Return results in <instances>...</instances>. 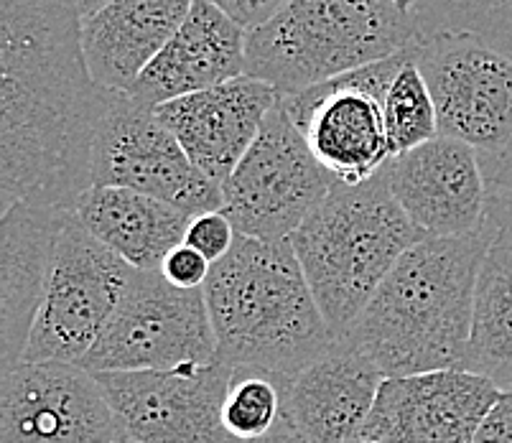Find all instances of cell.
Wrapping results in <instances>:
<instances>
[{"label":"cell","mask_w":512,"mask_h":443,"mask_svg":"<svg viewBox=\"0 0 512 443\" xmlns=\"http://www.w3.org/2000/svg\"><path fill=\"white\" fill-rule=\"evenodd\" d=\"M0 212H74L92 189V156L110 90L97 85L72 0H0Z\"/></svg>","instance_id":"obj_1"},{"label":"cell","mask_w":512,"mask_h":443,"mask_svg":"<svg viewBox=\"0 0 512 443\" xmlns=\"http://www.w3.org/2000/svg\"><path fill=\"white\" fill-rule=\"evenodd\" d=\"M487 247V237L413 245L342 339L385 377L462 370Z\"/></svg>","instance_id":"obj_2"},{"label":"cell","mask_w":512,"mask_h":443,"mask_svg":"<svg viewBox=\"0 0 512 443\" xmlns=\"http://www.w3.org/2000/svg\"><path fill=\"white\" fill-rule=\"evenodd\" d=\"M204 296L217 359L232 370L248 367L291 380L337 339L291 240L237 235L227 258L212 265Z\"/></svg>","instance_id":"obj_3"},{"label":"cell","mask_w":512,"mask_h":443,"mask_svg":"<svg viewBox=\"0 0 512 443\" xmlns=\"http://www.w3.org/2000/svg\"><path fill=\"white\" fill-rule=\"evenodd\" d=\"M426 240L393 197L385 169L357 186L337 184L291 247L334 337H344L400 258Z\"/></svg>","instance_id":"obj_4"},{"label":"cell","mask_w":512,"mask_h":443,"mask_svg":"<svg viewBox=\"0 0 512 443\" xmlns=\"http://www.w3.org/2000/svg\"><path fill=\"white\" fill-rule=\"evenodd\" d=\"M413 39V23L395 0H291L248 34L245 74L281 95H299L395 57Z\"/></svg>","instance_id":"obj_5"},{"label":"cell","mask_w":512,"mask_h":443,"mask_svg":"<svg viewBox=\"0 0 512 443\" xmlns=\"http://www.w3.org/2000/svg\"><path fill=\"white\" fill-rule=\"evenodd\" d=\"M217 362V337L202 291L174 288L158 270H136L118 311L92 352L87 372L197 370Z\"/></svg>","instance_id":"obj_6"},{"label":"cell","mask_w":512,"mask_h":443,"mask_svg":"<svg viewBox=\"0 0 512 443\" xmlns=\"http://www.w3.org/2000/svg\"><path fill=\"white\" fill-rule=\"evenodd\" d=\"M337 184L278 100L258 141L222 186V212L237 235L283 242L327 202Z\"/></svg>","instance_id":"obj_7"},{"label":"cell","mask_w":512,"mask_h":443,"mask_svg":"<svg viewBox=\"0 0 512 443\" xmlns=\"http://www.w3.org/2000/svg\"><path fill=\"white\" fill-rule=\"evenodd\" d=\"M133 273L136 268L72 214L59 237L49 286L21 362L82 365L118 311Z\"/></svg>","instance_id":"obj_8"},{"label":"cell","mask_w":512,"mask_h":443,"mask_svg":"<svg viewBox=\"0 0 512 443\" xmlns=\"http://www.w3.org/2000/svg\"><path fill=\"white\" fill-rule=\"evenodd\" d=\"M92 184L120 186L148 194L181 212H222V186L189 161L184 148L156 115V107L136 100L128 92H110L95 156Z\"/></svg>","instance_id":"obj_9"},{"label":"cell","mask_w":512,"mask_h":443,"mask_svg":"<svg viewBox=\"0 0 512 443\" xmlns=\"http://www.w3.org/2000/svg\"><path fill=\"white\" fill-rule=\"evenodd\" d=\"M400 59L403 51L299 95H281L283 107L304 133L316 161L339 184H365L393 158L383 97Z\"/></svg>","instance_id":"obj_10"},{"label":"cell","mask_w":512,"mask_h":443,"mask_svg":"<svg viewBox=\"0 0 512 443\" xmlns=\"http://www.w3.org/2000/svg\"><path fill=\"white\" fill-rule=\"evenodd\" d=\"M426 79L439 135L462 141L477 153L512 143V59L467 34H431L411 41Z\"/></svg>","instance_id":"obj_11"},{"label":"cell","mask_w":512,"mask_h":443,"mask_svg":"<svg viewBox=\"0 0 512 443\" xmlns=\"http://www.w3.org/2000/svg\"><path fill=\"white\" fill-rule=\"evenodd\" d=\"M95 372L67 362H21L0 382V443H125Z\"/></svg>","instance_id":"obj_12"},{"label":"cell","mask_w":512,"mask_h":443,"mask_svg":"<svg viewBox=\"0 0 512 443\" xmlns=\"http://www.w3.org/2000/svg\"><path fill=\"white\" fill-rule=\"evenodd\" d=\"M222 359L197 370L97 372L133 443H230L222 403L232 380Z\"/></svg>","instance_id":"obj_13"},{"label":"cell","mask_w":512,"mask_h":443,"mask_svg":"<svg viewBox=\"0 0 512 443\" xmlns=\"http://www.w3.org/2000/svg\"><path fill=\"white\" fill-rule=\"evenodd\" d=\"M505 390L467 370L385 377L360 441L474 443Z\"/></svg>","instance_id":"obj_14"},{"label":"cell","mask_w":512,"mask_h":443,"mask_svg":"<svg viewBox=\"0 0 512 443\" xmlns=\"http://www.w3.org/2000/svg\"><path fill=\"white\" fill-rule=\"evenodd\" d=\"M393 197L426 237H484L487 186L479 153L439 135L385 166Z\"/></svg>","instance_id":"obj_15"},{"label":"cell","mask_w":512,"mask_h":443,"mask_svg":"<svg viewBox=\"0 0 512 443\" xmlns=\"http://www.w3.org/2000/svg\"><path fill=\"white\" fill-rule=\"evenodd\" d=\"M278 100L281 92L276 87L242 74L212 90L158 105L156 115L174 133L189 161L214 184L225 186L258 141Z\"/></svg>","instance_id":"obj_16"},{"label":"cell","mask_w":512,"mask_h":443,"mask_svg":"<svg viewBox=\"0 0 512 443\" xmlns=\"http://www.w3.org/2000/svg\"><path fill=\"white\" fill-rule=\"evenodd\" d=\"M385 375L347 339L286 382V423L299 443H355L362 438Z\"/></svg>","instance_id":"obj_17"},{"label":"cell","mask_w":512,"mask_h":443,"mask_svg":"<svg viewBox=\"0 0 512 443\" xmlns=\"http://www.w3.org/2000/svg\"><path fill=\"white\" fill-rule=\"evenodd\" d=\"M74 212L16 204L0 219V362L16 367L29 347L31 331L64 225Z\"/></svg>","instance_id":"obj_18"},{"label":"cell","mask_w":512,"mask_h":443,"mask_svg":"<svg viewBox=\"0 0 512 443\" xmlns=\"http://www.w3.org/2000/svg\"><path fill=\"white\" fill-rule=\"evenodd\" d=\"M248 69V31L212 0H194L174 39L141 74L128 95L158 107L194 92L212 90Z\"/></svg>","instance_id":"obj_19"},{"label":"cell","mask_w":512,"mask_h":443,"mask_svg":"<svg viewBox=\"0 0 512 443\" xmlns=\"http://www.w3.org/2000/svg\"><path fill=\"white\" fill-rule=\"evenodd\" d=\"M194 0H113L82 21L85 59L97 85L128 92L174 39Z\"/></svg>","instance_id":"obj_20"},{"label":"cell","mask_w":512,"mask_h":443,"mask_svg":"<svg viewBox=\"0 0 512 443\" xmlns=\"http://www.w3.org/2000/svg\"><path fill=\"white\" fill-rule=\"evenodd\" d=\"M74 214L105 247L136 270H158L184 242L192 214L120 186H92Z\"/></svg>","instance_id":"obj_21"},{"label":"cell","mask_w":512,"mask_h":443,"mask_svg":"<svg viewBox=\"0 0 512 443\" xmlns=\"http://www.w3.org/2000/svg\"><path fill=\"white\" fill-rule=\"evenodd\" d=\"M462 370L512 390V247L500 242H490L479 265Z\"/></svg>","instance_id":"obj_22"},{"label":"cell","mask_w":512,"mask_h":443,"mask_svg":"<svg viewBox=\"0 0 512 443\" xmlns=\"http://www.w3.org/2000/svg\"><path fill=\"white\" fill-rule=\"evenodd\" d=\"M283 377L237 367L222 403V431L230 443H268L288 431Z\"/></svg>","instance_id":"obj_23"},{"label":"cell","mask_w":512,"mask_h":443,"mask_svg":"<svg viewBox=\"0 0 512 443\" xmlns=\"http://www.w3.org/2000/svg\"><path fill=\"white\" fill-rule=\"evenodd\" d=\"M418 36L467 34L512 59V0H395Z\"/></svg>","instance_id":"obj_24"},{"label":"cell","mask_w":512,"mask_h":443,"mask_svg":"<svg viewBox=\"0 0 512 443\" xmlns=\"http://www.w3.org/2000/svg\"><path fill=\"white\" fill-rule=\"evenodd\" d=\"M385 130L393 158L439 138V115L411 49L403 51L383 97Z\"/></svg>","instance_id":"obj_25"},{"label":"cell","mask_w":512,"mask_h":443,"mask_svg":"<svg viewBox=\"0 0 512 443\" xmlns=\"http://www.w3.org/2000/svg\"><path fill=\"white\" fill-rule=\"evenodd\" d=\"M487 186V242L512 247V143L500 151L479 153Z\"/></svg>","instance_id":"obj_26"},{"label":"cell","mask_w":512,"mask_h":443,"mask_svg":"<svg viewBox=\"0 0 512 443\" xmlns=\"http://www.w3.org/2000/svg\"><path fill=\"white\" fill-rule=\"evenodd\" d=\"M237 240V230L225 212H204L192 219V225L186 230L184 245L197 250L199 255L209 260L212 265L227 258Z\"/></svg>","instance_id":"obj_27"},{"label":"cell","mask_w":512,"mask_h":443,"mask_svg":"<svg viewBox=\"0 0 512 443\" xmlns=\"http://www.w3.org/2000/svg\"><path fill=\"white\" fill-rule=\"evenodd\" d=\"M158 273L164 275L174 288H181V291H202L209 281V273H212V263L204 255H199L197 250L181 242L179 247H174L166 255Z\"/></svg>","instance_id":"obj_28"},{"label":"cell","mask_w":512,"mask_h":443,"mask_svg":"<svg viewBox=\"0 0 512 443\" xmlns=\"http://www.w3.org/2000/svg\"><path fill=\"white\" fill-rule=\"evenodd\" d=\"M212 3L220 6L237 26H242L250 34V31L273 21L291 0H212Z\"/></svg>","instance_id":"obj_29"},{"label":"cell","mask_w":512,"mask_h":443,"mask_svg":"<svg viewBox=\"0 0 512 443\" xmlns=\"http://www.w3.org/2000/svg\"><path fill=\"white\" fill-rule=\"evenodd\" d=\"M474 443H512V390H505L490 413L484 415Z\"/></svg>","instance_id":"obj_30"},{"label":"cell","mask_w":512,"mask_h":443,"mask_svg":"<svg viewBox=\"0 0 512 443\" xmlns=\"http://www.w3.org/2000/svg\"><path fill=\"white\" fill-rule=\"evenodd\" d=\"M72 3L74 8H77L79 18H82V21H90V18H95L97 13L105 11L113 0H72Z\"/></svg>","instance_id":"obj_31"},{"label":"cell","mask_w":512,"mask_h":443,"mask_svg":"<svg viewBox=\"0 0 512 443\" xmlns=\"http://www.w3.org/2000/svg\"><path fill=\"white\" fill-rule=\"evenodd\" d=\"M268 443H299V441H296V438H293L291 433H283V436L273 438V441H268Z\"/></svg>","instance_id":"obj_32"},{"label":"cell","mask_w":512,"mask_h":443,"mask_svg":"<svg viewBox=\"0 0 512 443\" xmlns=\"http://www.w3.org/2000/svg\"><path fill=\"white\" fill-rule=\"evenodd\" d=\"M355 443H385V441H355Z\"/></svg>","instance_id":"obj_33"},{"label":"cell","mask_w":512,"mask_h":443,"mask_svg":"<svg viewBox=\"0 0 512 443\" xmlns=\"http://www.w3.org/2000/svg\"><path fill=\"white\" fill-rule=\"evenodd\" d=\"M125 443H133V441H125Z\"/></svg>","instance_id":"obj_34"}]
</instances>
